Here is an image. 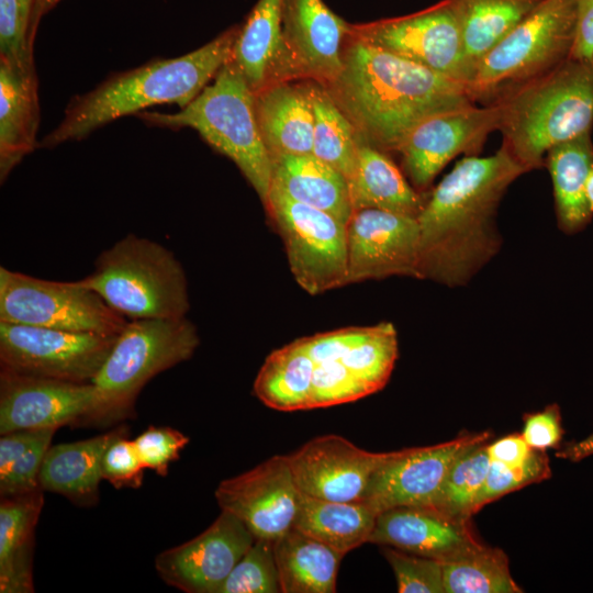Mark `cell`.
<instances>
[{
	"mask_svg": "<svg viewBox=\"0 0 593 593\" xmlns=\"http://www.w3.org/2000/svg\"><path fill=\"white\" fill-rule=\"evenodd\" d=\"M528 170L502 145L465 156L428 195L417 217L419 276L463 287L500 251L495 216L507 188Z\"/></svg>",
	"mask_w": 593,
	"mask_h": 593,
	"instance_id": "cell-1",
	"label": "cell"
},
{
	"mask_svg": "<svg viewBox=\"0 0 593 593\" xmlns=\"http://www.w3.org/2000/svg\"><path fill=\"white\" fill-rule=\"evenodd\" d=\"M325 87L356 132L385 153L424 119L475 104L462 83L349 34L343 68Z\"/></svg>",
	"mask_w": 593,
	"mask_h": 593,
	"instance_id": "cell-2",
	"label": "cell"
},
{
	"mask_svg": "<svg viewBox=\"0 0 593 593\" xmlns=\"http://www.w3.org/2000/svg\"><path fill=\"white\" fill-rule=\"evenodd\" d=\"M239 27L233 26L205 45L176 58L156 59L115 75L92 91L75 98L60 123L41 145L54 147L78 141L124 115L175 103L180 109L193 101L232 58Z\"/></svg>",
	"mask_w": 593,
	"mask_h": 593,
	"instance_id": "cell-3",
	"label": "cell"
},
{
	"mask_svg": "<svg viewBox=\"0 0 593 593\" xmlns=\"http://www.w3.org/2000/svg\"><path fill=\"white\" fill-rule=\"evenodd\" d=\"M495 103L502 145L528 171L540 168L551 147L591 132L593 63L570 57Z\"/></svg>",
	"mask_w": 593,
	"mask_h": 593,
	"instance_id": "cell-4",
	"label": "cell"
},
{
	"mask_svg": "<svg viewBox=\"0 0 593 593\" xmlns=\"http://www.w3.org/2000/svg\"><path fill=\"white\" fill-rule=\"evenodd\" d=\"M137 115L161 127H190L215 150L228 157L266 202L273 163L260 134L255 93L239 69L227 61L211 85L175 113L143 111Z\"/></svg>",
	"mask_w": 593,
	"mask_h": 593,
	"instance_id": "cell-5",
	"label": "cell"
},
{
	"mask_svg": "<svg viewBox=\"0 0 593 593\" xmlns=\"http://www.w3.org/2000/svg\"><path fill=\"white\" fill-rule=\"evenodd\" d=\"M81 280L125 318H180L190 309L180 261L161 244L134 234L103 250Z\"/></svg>",
	"mask_w": 593,
	"mask_h": 593,
	"instance_id": "cell-6",
	"label": "cell"
},
{
	"mask_svg": "<svg viewBox=\"0 0 593 593\" xmlns=\"http://www.w3.org/2000/svg\"><path fill=\"white\" fill-rule=\"evenodd\" d=\"M199 344L197 327L187 317L127 322L91 381L96 392L92 423L128 417L145 384L190 359Z\"/></svg>",
	"mask_w": 593,
	"mask_h": 593,
	"instance_id": "cell-7",
	"label": "cell"
},
{
	"mask_svg": "<svg viewBox=\"0 0 593 593\" xmlns=\"http://www.w3.org/2000/svg\"><path fill=\"white\" fill-rule=\"evenodd\" d=\"M577 0H544L527 18L490 49L467 85L477 104H493L570 58Z\"/></svg>",
	"mask_w": 593,
	"mask_h": 593,
	"instance_id": "cell-8",
	"label": "cell"
},
{
	"mask_svg": "<svg viewBox=\"0 0 593 593\" xmlns=\"http://www.w3.org/2000/svg\"><path fill=\"white\" fill-rule=\"evenodd\" d=\"M0 322L118 335L127 320L81 279L46 280L1 267Z\"/></svg>",
	"mask_w": 593,
	"mask_h": 593,
	"instance_id": "cell-9",
	"label": "cell"
},
{
	"mask_svg": "<svg viewBox=\"0 0 593 593\" xmlns=\"http://www.w3.org/2000/svg\"><path fill=\"white\" fill-rule=\"evenodd\" d=\"M286 247L290 270L311 295L347 284V230L333 215L271 186L264 203Z\"/></svg>",
	"mask_w": 593,
	"mask_h": 593,
	"instance_id": "cell-10",
	"label": "cell"
},
{
	"mask_svg": "<svg viewBox=\"0 0 593 593\" xmlns=\"http://www.w3.org/2000/svg\"><path fill=\"white\" fill-rule=\"evenodd\" d=\"M118 335L0 322L1 369L35 377L90 383L108 357Z\"/></svg>",
	"mask_w": 593,
	"mask_h": 593,
	"instance_id": "cell-11",
	"label": "cell"
},
{
	"mask_svg": "<svg viewBox=\"0 0 593 593\" xmlns=\"http://www.w3.org/2000/svg\"><path fill=\"white\" fill-rule=\"evenodd\" d=\"M349 35L462 83L470 80L460 26L449 0L418 12L350 24Z\"/></svg>",
	"mask_w": 593,
	"mask_h": 593,
	"instance_id": "cell-12",
	"label": "cell"
},
{
	"mask_svg": "<svg viewBox=\"0 0 593 593\" xmlns=\"http://www.w3.org/2000/svg\"><path fill=\"white\" fill-rule=\"evenodd\" d=\"M491 437L490 432L463 433L437 445L385 452L362 502L377 514L398 506L432 507L454 462Z\"/></svg>",
	"mask_w": 593,
	"mask_h": 593,
	"instance_id": "cell-13",
	"label": "cell"
},
{
	"mask_svg": "<svg viewBox=\"0 0 593 593\" xmlns=\"http://www.w3.org/2000/svg\"><path fill=\"white\" fill-rule=\"evenodd\" d=\"M500 120L497 103L470 104L424 119L411 130L396 150L412 186L423 191L455 157L477 155L488 135L499 131Z\"/></svg>",
	"mask_w": 593,
	"mask_h": 593,
	"instance_id": "cell-14",
	"label": "cell"
},
{
	"mask_svg": "<svg viewBox=\"0 0 593 593\" xmlns=\"http://www.w3.org/2000/svg\"><path fill=\"white\" fill-rule=\"evenodd\" d=\"M347 284L391 276L421 279L416 217L361 209L347 225Z\"/></svg>",
	"mask_w": 593,
	"mask_h": 593,
	"instance_id": "cell-15",
	"label": "cell"
},
{
	"mask_svg": "<svg viewBox=\"0 0 593 593\" xmlns=\"http://www.w3.org/2000/svg\"><path fill=\"white\" fill-rule=\"evenodd\" d=\"M300 497L288 456H273L215 490L222 511L235 515L256 538L272 541L293 528Z\"/></svg>",
	"mask_w": 593,
	"mask_h": 593,
	"instance_id": "cell-16",
	"label": "cell"
},
{
	"mask_svg": "<svg viewBox=\"0 0 593 593\" xmlns=\"http://www.w3.org/2000/svg\"><path fill=\"white\" fill-rule=\"evenodd\" d=\"M93 384L0 371V433L92 423Z\"/></svg>",
	"mask_w": 593,
	"mask_h": 593,
	"instance_id": "cell-17",
	"label": "cell"
},
{
	"mask_svg": "<svg viewBox=\"0 0 593 593\" xmlns=\"http://www.w3.org/2000/svg\"><path fill=\"white\" fill-rule=\"evenodd\" d=\"M255 540L242 521L222 511L203 533L160 552L155 568L168 585L180 591L217 593Z\"/></svg>",
	"mask_w": 593,
	"mask_h": 593,
	"instance_id": "cell-18",
	"label": "cell"
},
{
	"mask_svg": "<svg viewBox=\"0 0 593 593\" xmlns=\"http://www.w3.org/2000/svg\"><path fill=\"white\" fill-rule=\"evenodd\" d=\"M385 452H370L338 435L315 437L288 455L301 493L336 502H362Z\"/></svg>",
	"mask_w": 593,
	"mask_h": 593,
	"instance_id": "cell-19",
	"label": "cell"
},
{
	"mask_svg": "<svg viewBox=\"0 0 593 593\" xmlns=\"http://www.w3.org/2000/svg\"><path fill=\"white\" fill-rule=\"evenodd\" d=\"M282 27L296 78L332 83L343 68L350 23L323 0H284Z\"/></svg>",
	"mask_w": 593,
	"mask_h": 593,
	"instance_id": "cell-20",
	"label": "cell"
},
{
	"mask_svg": "<svg viewBox=\"0 0 593 593\" xmlns=\"http://www.w3.org/2000/svg\"><path fill=\"white\" fill-rule=\"evenodd\" d=\"M368 542L441 562L482 544L470 519L419 506H398L380 512Z\"/></svg>",
	"mask_w": 593,
	"mask_h": 593,
	"instance_id": "cell-21",
	"label": "cell"
},
{
	"mask_svg": "<svg viewBox=\"0 0 593 593\" xmlns=\"http://www.w3.org/2000/svg\"><path fill=\"white\" fill-rule=\"evenodd\" d=\"M283 4L258 0L235 41L231 59L254 93L298 79L284 44Z\"/></svg>",
	"mask_w": 593,
	"mask_h": 593,
	"instance_id": "cell-22",
	"label": "cell"
},
{
	"mask_svg": "<svg viewBox=\"0 0 593 593\" xmlns=\"http://www.w3.org/2000/svg\"><path fill=\"white\" fill-rule=\"evenodd\" d=\"M256 115L264 143L272 159L310 155L314 113L309 81H284L255 93Z\"/></svg>",
	"mask_w": 593,
	"mask_h": 593,
	"instance_id": "cell-23",
	"label": "cell"
},
{
	"mask_svg": "<svg viewBox=\"0 0 593 593\" xmlns=\"http://www.w3.org/2000/svg\"><path fill=\"white\" fill-rule=\"evenodd\" d=\"M37 78L34 64L0 60V179L36 146L40 123Z\"/></svg>",
	"mask_w": 593,
	"mask_h": 593,
	"instance_id": "cell-24",
	"label": "cell"
},
{
	"mask_svg": "<svg viewBox=\"0 0 593 593\" xmlns=\"http://www.w3.org/2000/svg\"><path fill=\"white\" fill-rule=\"evenodd\" d=\"M124 435L126 428L120 427L88 439L49 446L40 470V488L72 502L92 503L102 479L103 456Z\"/></svg>",
	"mask_w": 593,
	"mask_h": 593,
	"instance_id": "cell-25",
	"label": "cell"
},
{
	"mask_svg": "<svg viewBox=\"0 0 593 593\" xmlns=\"http://www.w3.org/2000/svg\"><path fill=\"white\" fill-rule=\"evenodd\" d=\"M358 157L348 182L354 211L379 209L418 217L427 198L409 183L389 155L357 133Z\"/></svg>",
	"mask_w": 593,
	"mask_h": 593,
	"instance_id": "cell-26",
	"label": "cell"
},
{
	"mask_svg": "<svg viewBox=\"0 0 593 593\" xmlns=\"http://www.w3.org/2000/svg\"><path fill=\"white\" fill-rule=\"evenodd\" d=\"M272 163L271 186L347 225L354 209L344 175L312 154L281 156Z\"/></svg>",
	"mask_w": 593,
	"mask_h": 593,
	"instance_id": "cell-27",
	"label": "cell"
},
{
	"mask_svg": "<svg viewBox=\"0 0 593 593\" xmlns=\"http://www.w3.org/2000/svg\"><path fill=\"white\" fill-rule=\"evenodd\" d=\"M43 490L1 499L0 592H33L34 532L44 503Z\"/></svg>",
	"mask_w": 593,
	"mask_h": 593,
	"instance_id": "cell-28",
	"label": "cell"
},
{
	"mask_svg": "<svg viewBox=\"0 0 593 593\" xmlns=\"http://www.w3.org/2000/svg\"><path fill=\"white\" fill-rule=\"evenodd\" d=\"M551 177L559 228L573 235L593 217L586 199L585 183L593 168L591 132L551 147L545 157Z\"/></svg>",
	"mask_w": 593,
	"mask_h": 593,
	"instance_id": "cell-29",
	"label": "cell"
},
{
	"mask_svg": "<svg viewBox=\"0 0 593 593\" xmlns=\"http://www.w3.org/2000/svg\"><path fill=\"white\" fill-rule=\"evenodd\" d=\"M281 593H334L343 553L291 528L273 541Z\"/></svg>",
	"mask_w": 593,
	"mask_h": 593,
	"instance_id": "cell-30",
	"label": "cell"
},
{
	"mask_svg": "<svg viewBox=\"0 0 593 593\" xmlns=\"http://www.w3.org/2000/svg\"><path fill=\"white\" fill-rule=\"evenodd\" d=\"M377 513L365 502H336L301 493L296 530L344 556L369 541Z\"/></svg>",
	"mask_w": 593,
	"mask_h": 593,
	"instance_id": "cell-31",
	"label": "cell"
},
{
	"mask_svg": "<svg viewBox=\"0 0 593 593\" xmlns=\"http://www.w3.org/2000/svg\"><path fill=\"white\" fill-rule=\"evenodd\" d=\"M542 1L449 0L460 26L470 78L482 57Z\"/></svg>",
	"mask_w": 593,
	"mask_h": 593,
	"instance_id": "cell-32",
	"label": "cell"
},
{
	"mask_svg": "<svg viewBox=\"0 0 593 593\" xmlns=\"http://www.w3.org/2000/svg\"><path fill=\"white\" fill-rule=\"evenodd\" d=\"M315 363L302 338L273 350L261 366L254 394L278 411L312 409V383Z\"/></svg>",
	"mask_w": 593,
	"mask_h": 593,
	"instance_id": "cell-33",
	"label": "cell"
},
{
	"mask_svg": "<svg viewBox=\"0 0 593 593\" xmlns=\"http://www.w3.org/2000/svg\"><path fill=\"white\" fill-rule=\"evenodd\" d=\"M307 81L314 113L312 155L338 170L349 182L357 167L356 128L325 86Z\"/></svg>",
	"mask_w": 593,
	"mask_h": 593,
	"instance_id": "cell-34",
	"label": "cell"
},
{
	"mask_svg": "<svg viewBox=\"0 0 593 593\" xmlns=\"http://www.w3.org/2000/svg\"><path fill=\"white\" fill-rule=\"evenodd\" d=\"M441 563L445 593L523 592L500 548L480 544Z\"/></svg>",
	"mask_w": 593,
	"mask_h": 593,
	"instance_id": "cell-35",
	"label": "cell"
},
{
	"mask_svg": "<svg viewBox=\"0 0 593 593\" xmlns=\"http://www.w3.org/2000/svg\"><path fill=\"white\" fill-rule=\"evenodd\" d=\"M488 443L468 449L454 462L432 508L460 519L475 514V502L491 465Z\"/></svg>",
	"mask_w": 593,
	"mask_h": 593,
	"instance_id": "cell-36",
	"label": "cell"
},
{
	"mask_svg": "<svg viewBox=\"0 0 593 593\" xmlns=\"http://www.w3.org/2000/svg\"><path fill=\"white\" fill-rule=\"evenodd\" d=\"M398 334L394 325L381 322L370 326L368 333L340 359L372 393L381 390L390 379L398 359Z\"/></svg>",
	"mask_w": 593,
	"mask_h": 593,
	"instance_id": "cell-37",
	"label": "cell"
},
{
	"mask_svg": "<svg viewBox=\"0 0 593 593\" xmlns=\"http://www.w3.org/2000/svg\"><path fill=\"white\" fill-rule=\"evenodd\" d=\"M217 593H281L273 541L256 538Z\"/></svg>",
	"mask_w": 593,
	"mask_h": 593,
	"instance_id": "cell-38",
	"label": "cell"
},
{
	"mask_svg": "<svg viewBox=\"0 0 593 593\" xmlns=\"http://www.w3.org/2000/svg\"><path fill=\"white\" fill-rule=\"evenodd\" d=\"M550 477L551 469L546 451L534 449L528 459L517 466H506L491 460L485 482L475 502L474 511L477 513L486 504L496 501L507 493L532 483L545 481Z\"/></svg>",
	"mask_w": 593,
	"mask_h": 593,
	"instance_id": "cell-39",
	"label": "cell"
},
{
	"mask_svg": "<svg viewBox=\"0 0 593 593\" xmlns=\"http://www.w3.org/2000/svg\"><path fill=\"white\" fill-rule=\"evenodd\" d=\"M400 593H445L443 563L437 559L413 555L390 546H382Z\"/></svg>",
	"mask_w": 593,
	"mask_h": 593,
	"instance_id": "cell-40",
	"label": "cell"
},
{
	"mask_svg": "<svg viewBox=\"0 0 593 593\" xmlns=\"http://www.w3.org/2000/svg\"><path fill=\"white\" fill-rule=\"evenodd\" d=\"M371 393L368 385L340 360L315 363L312 409L351 402Z\"/></svg>",
	"mask_w": 593,
	"mask_h": 593,
	"instance_id": "cell-41",
	"label": "cell"
},
{
	"mask_svg": "<svg viewBox=\"0 0 593 593\" xmlns=\"http://www.w3.org/2000/svg\"><path fill=\"white\" fill-rule=\"evenodd\" d=\"M57 429H43L34 444L2 474H0L1 497L15 496L36 491L40 488V470L51 440Z\"/></svg>",
	"mask_w": 593,
	"mask_h": 593,
	"instance_id": "cell-42",
	"label": "cell"
},
{
	"mask_svg": "<svg viewBox=\"0 0 593 593\" xmlns=\"http://www.w3.org/2000/svg\"><path fill=\"white\" fill-rule=\"evenodd\" d=\"M133 441L145 469L166 475L169 465L179 458L189 438L170 427L150 426Z\"/></svg>",
	"mask_w": 593,
	"mask_h": 593,
	"instance_id": "cell-43",
	"label": "cell"
},
{
	"mask_svg": "<svg viewBox=\"0 0 593 593\" xmlns=\"http://www.w3.org/2000/svg\"><path fill=\"white\" fill-rule=\"evenodd\" d=\"M0 60L14 65L33 63V44L18 0H0Z\"/></svg>",
	"mask_w": 593,
	"mask_h": 593,
	"instance_id": "cell-44",
	"label": "cell"
},
{
	"mask_svg": "<svg viewBox=\"0 0 593 593\" xmlns=\"http://www.w3.org/2000/svg\"><path fill=\"white\" fill-rule=\"evenodd\" d=\"M144 469L134 441L124 435L108 447L102 460V479L118 489L138 488Z\"/></svg>",
	"mask_w": 593,
	"mask_h": 593,
	"instance_id": "cell-45",
	"label": "cell"
},
{
	"mask_svg": "<svg viewBox=\"0 0 593 593\" xmlns=\"http://www.w3.org/2000/svg\"><path fill=\"white\" fill-rule=\"evenodd\" d=\"M564 430L558 404L547 405L539 412L527 413L523 416L522 437L535 450L546 451L561 446Z\"/></svg>",
	"mask_w": 593,
	"mask_h": 593,
	"instance_id": "cell-46",
	"label": "cell"
},
{
	"mask_svg": "<svg viewBox=\"0 0 593 593\" xmlns=\"http://www.w3.org/2000/svg\"><path fill=\"white\" fill-rule=\"evenodd\" d=\"M370 326L346 327L302 338L314 363L340 360L369 331Z\"/></svg>",
	"mask_w": 593,
	"mask_h": 593,
	"instance_id": "cell-47",
	"label": "cell"
},
{
	"mask_svg": "<svg viewBox=\"0 0 593 593\" xmlns=\"http://www.w3.org/2000/svg\"><path fill=\"white\" fill-rule=\"evenodd\" d=\"M570 57L593 63V0H577L575 36Z\"/></svg>",
	"mask_w": 593,
	"mask_h": 593,
	"instance_id": "cell-48",
	"label": "cell"
},
{
	"mask_svg": "<svg viewBox=\"0 0 593 593\" xmlns=\"http://www.w3.org/2000/svg\"><path fill=\"white\" fill-rule=\"evenodd\" d=\"M486 449L492 461L506 466H517L525 462L534 449L522 437L521 433L503 436L486 444Z\"/></svg>",
	"mask_w": 593,
	"mask_h": 593,
	"instance_id": "cell-49",
	"label": "cell"
},
{
	"mask_svg": "<svg viewBox=\"0 0 593 593\" xmlns=\"http://www.w3.org/2000/svg\"><path fill=\"white\" fill-rule=\"evenodd\" d=\"M43 429H21L0 438V474L4 473L37 439Z\"/></svg>",
	"mask_w": 593,
	"mask_h": 593,
	"instance_id": "cell-50",
	"label": "cell"
},
{
	"mask_svg": "<svg viewBox=\"0 0 593 593\" xmlns=\"http://www.w3.org/2000/svg\"><path fill=\"white\" fill-rule=\"evenodd\" d=\"M590 456H593V433L582 440L560 446L556 452V457L572 462L581 461Z\"/></svg>",
	"mask_w": 593,
	"mask_h": 593,
	"instance_id": "cell-51",
	"label": "cell"
},
{
	"mask_svg": "<svg viewBox=\"0 0 593 593\" xmlns=\"http://www.w3.org/2000/svg\"><path fill=\"white\" fill-rule=\"evenodd\" d=\"M60 0H34L30 20V41L33 44L38 23Z\"/></svg>",
	"mask_w": 593,
	"mask_h": 593,
	"instance_id": "cell-52",
	"label": "cell"
},
{
	"mask_svg": "<svg viewBox=\"0 0 593 593\" xmlns=\"http://www.w3.org/2000/svg\"><path fill=\"white\" fill-rule=\"evenodd\" d=\"M20 5L21 15L23 19V22L29 31V38H30V20H31V12L33 7L34 0H18ZM31 42V41H30Z\"/></svg>",
	"mask_w": 593,
	"mask_h": 593,
	"instance_id": "cell-53",
	"label": "cell"
},
{
	"mask_svg": "<svg viewBox=\"0 0 593 593\" xmlns=\"http://www.w3.org/2000/svg\"><path fill=\"white\" fill-rule=\"evenodd\" d=\"M585 199L588 205L593 213V168L591 169L585 183Z\"/></svg>",
	"mask_w": 593,
	"mask_h": 593,
	"instance_id": "cell-54",
	"label": "cell"
}]
</instances>
